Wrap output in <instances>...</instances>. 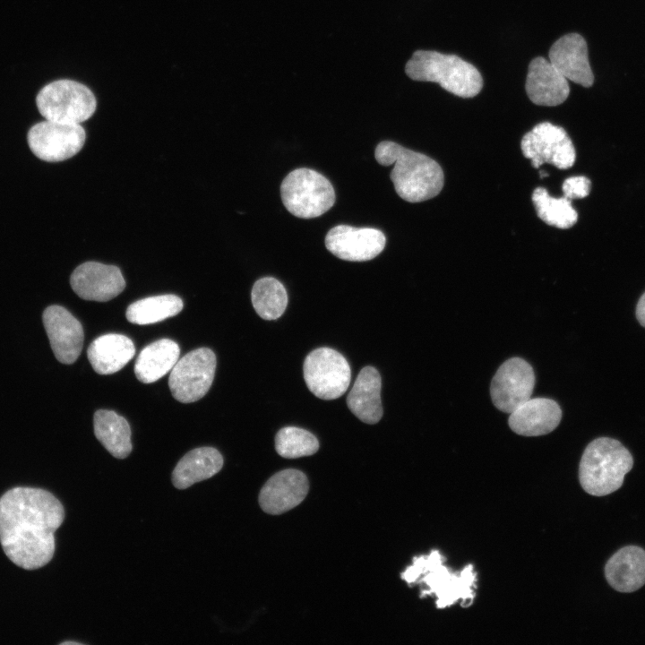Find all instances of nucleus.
Wrapping results in <instances>:
<instances>
[{
	"label": "nucleus",
	"mask_w": 645,
	"mask_h": 645,
	"mask_svg": "<svg viewBox=\"0 0 645 645\" xmlns=\"http://www.w3.org/2000/svg\"><path fill=\"white\" fill-rule=\"evenodd\" d=\"M605 576L617 591L639 589L645 584V550L637 546L619 549L606 562Z\"/></svg>",
	"instance_id": "nucleus-20"
},
{
	"label": "nucleus",
	"mask_w": 645,
	"mask_h": 645,
	"mask_svg": "<svg viewBox=\"0 0 645 645\" xmlns=\"http://www.w3.org/2000/svg\"><path fill=\"white\" fill-rule=\"evenodd\" d=\"M531 199L538 218L547 225L566 229L577 222V211L566 197H552L545 188L538 187Z\"/></svg>",
	"instance_id": "nucleus-28"
},
{
	"label": "nucleus",
	"mask_w": 645,
	"mask_h": 645,
	"mask_svg": "<svg viewBox=\"0 0 645 645\" xmlns=\"http://www.w3.org/2000/svg\"><path fill=\"white\" fill-rule=\"evenodd\" d=\"M636 318L640 324L645 327V292L641 295L637 303Z\"/></svg>",
	"instance_id": "nucleus-31"
},
{
	"label": "nucleus",
	"mask_w": 645,
	"mask_h": 645,
	"mask_svg": "<svg viewBox=\"0 0 645 645\" xmlns=\"http://www.w3.org/2000/svg\"><path fill=\"white\" fill-rule=\"evenodd\" d=\"M591 183L585 176H572L564 180L563 184V196L569 200L582 199L589 195Z\"/></svg>",
	"instance_id": "nucleus-30"
},
{
	"label": "nucleus",
	"mask_w": 645,
	"mask_h": 645,
	"mask_svg": "<svg viewBox=\"0 0 645 645\" xmlns=\"http://www.w3.org/2000/svg\"><path fill=\"white\" fill-rule=\"evenodd\" d=\"M280 195L286 209L301 219L319 217L335 202V191L330 181L306 168L287 175L280 185Z\"/></svg>",
	"instance_id": "nucleus-6"
},
{
	"label": "nucleus",
	"mask_w": 645,
	"mask_h": 645,
	"mask_svg": "<svg viewBox=\"0 0 645 645\" xmlns=\"http://www.w3.org/2000/svg\"><path fill=\"white\" fill-rule=\"evenodd\" d=\"M532 366L520 357L504 361L494 375L490 394L493 404L499 410L511 413L530 399L535 386Z\"/></svg>",
	"instance_id": "nucleus-12"
},
{
	"label": "nucleus",
	"mask_w": 645,
	"mask_h": 645,
	"mask_svg": "<svg viewBox=\"0 0 645 645\" xmlns=\"http://www.w3.org/2000/svg\"><path fill=\"white\" fill-rule=\"evenodd\" d=\"M551 64L567 79L583 87H590L594 75L588 58L586 40L578 33L557 39L549 50Z\"/></svg>",
	"instance_id": "nucleus-17"
},
{
	"label": "nucleus",
	"mask_w": 645,
	"mask_h": 645,
	"mask_svg": "<svg viewBox=\"0 0 645 645\" xmlns=\"http://www.w3.org/2000/svg\"><path fill=\"white\" fill-rule=\"evenodd\" d=\"M308 480L300 470L288 469L274 474L264 484L259 503L269 514H281L297 506L306 496Z\"/></svg>",
	"instance_id": "nucleus-16"
},
{
	"label": "nucleus",
	"mask_w": 645,
	"mask_h": 645,
	"mask_svg": "<svg viewBox=\"0 0 645 645\" xmlns=\"http://www.w3.org/2000/svg\"><path fill=\"white\" fill-rule=\"evenodd\" d=\"M381 386L379 372L373 366H366L359 372L347 397L349 410L366 424H376L383 417Z\"/></svg>",
	"instance_id": "nucleus-21"
},
{
	"label": "nucleus",
	"mask_w": 645,
	"mask_h": 645,
	"mask_svg": "<svg viewBox=\"0 0 645 645\" xmlns=\"http://www.w3.org/2000/svg\"><path fill=\"white\" fill-rule=\"evenodd\" d=\"M386 243L384 234L373 228L337 225L325 236L326 248L336 257L349 262H365L376 257Z\"/></svg>",
	"instance_id": "nucleus-13"
},
{
	"label": "nucleus",
	"mask_w": 645,
	"mask_h": 645,
	"mask_svg": "<svg viewBox=\"0 0 645 645\" xmlns=\"http://www.w3.org/2000/svg\"><path fill=\"white\" fill-rule=\"evenodd\" d=\"M376 161L393 165L391 180L398 195L408 202H420L436 196L444 183L443 171L430 157L394 142L383 141L375 148Z\"/></svg>",
	"instance_id": "nucleus-2"
},
{
	"label": "nucleus",
	"mask_w": 645,
	"mask_h": 645,
	"mask_svg": "<svg viewBox=\"0 0 645 645\" xmlns=\"http://www.w3.org/2000/svg\"><path fill=\"white\" fill-rule=\"evenodd\" d=\"M36 104L46 120L81 124L95 112L97 101L84 84L72 80H57L44 86Z\"/></svg>",
	"instance_id": "nucleus-7"
},
{
	"label": "nucleus",
	"mask_w": 645,
	"mask_h": 645,
	"mask_svg": "<svg viewBox=\"0 0 645 645\" xmlns=\"http://www.w3.org/2000/svg\"><path fill=\"white\" fill-rule=\"evenodd\" d=\"M303 372L310 391L325 400H335L344 394L351 379L347 359L340 352L326 347L308 354Z\"/></svg>",
	"instance_id": "nucleus-8"
},
{
	"label": "nucleus",
	"mask_w": 645,
	"mask_h": 645,
	"mask_svg": "<svg viewBox=\"0 0 645 645\" xmlns=\"http://www.w3.org/2000/svg\"><path fill=\"white\" fill-rule=\"evenodd\" d=\"M251 298L257 314L267 321L280 317L288 305V295L284 286L272 277L256 280L252 288Z\"/></svg>",
	"instance_id": "nucleus-27"
},
{
	"label": "nucleus",
	"mask_w": 645,
	"mask_h": 645,
	"mask_svg": "<svg viewBox=\"0 0 645 645\" xmlns=\"http://www.w3.org/2000/svg\"><path fill=\"white\" fill-rule=\"evenodd\" d=\"M548 174L545 173L544 171H540V177L547 176Z\"/></svg>",
	"instance_id": "nucleus-33"
},
{
	"label": "nucleus",
	"mask_w": 645,
	"mask_h": 645,
	"mask_svg": "<svg viewBox=\"0 0 645 645\" xmlns=\"http://www.w3.org/2000/svg\"><path fill=\"white\" fill-rule=\"evenodd\" d=\"M70 284L82 299L106 302L118 296L125 287L120 269L115 265L86 262L71 274Z\"/></svg>",
	"instance_id": "nucleus-14"
},
{
	"label": "nucleus",
	"mask_w": 645,
	"mask_h": 645,
	"mask_svg": "<svg viewBox=\"0 0 645 645\" xmlns=\"http://www.w3.org/2000/svg\"><path fill=\"white\" fill-rule=\"evenodd\" d=\"M522 154L538 168L549 163L560 169L573 166L576 153L571 138L563 128L548 122L538 124L523 135L520 142Z\"/></svg>",
	"instance_id": "nucleus-11"
},
{
	"label": "nucleus",
	"mask_w": 645,
	"mask_h": 645,
	"mask_svg": "<svg viewBox=\"0 0 645 645\" xmlns=\"http://www.w3.org/2000/svg\"><path fill=\"white\" fill-rule=\"evenodd\" d=\"M405 72L414 81L437 82L460 98L475 97L483 87L478 70L455 55L417 50L408 61Z\"/></svg>",
	"instance_id": "nucleus-5"
},
{
	"label": "nucleus",
	"mask_w": 645,
	"mask_h": 645,
	"mask_svg": "<svg viewBox=\"0 0 645 645\" xmlns=\"http://www.w3.org/2000/svg\"><path fill=\"white\" fill-rule=\"evenodd\" d=\"M630 452L617 440L599 437L585 448L579 466V480L589 494L602 496L619 489L632 469Z\"/></svg>",
	"instance_id": "nucleus-4"
},
{
	"label": "nucleus",
	"mask_w": 645,
	"mask_h": 645,
	"mask_svg": "<svg viewBox=\"0 0 645 645\" xmlns=\"http://www.w3.org/2000/svg\"><path fill=\"white\" fill-rule=\"evenodd\" d=\"M525 89L534 104L546 107L562 104L570 93L567 79L541 56L529 63Z\"/></svg>",
	"instance_id": "nucleus-18"
},
{
	"label": "nucleus",
	"mask_w": 645,
	"mask_h": 645,
	"mask_svg": "<svg viewBox=\"0 0 645 645\" xmlns=\"http://www.w3.org/2000/svg\"><path fill=\"white\" fill-rule=\"evenodd\" d=\"M275 449L286 459L314 454L319 449L317 438L309 431L296 426L281 428L275 436Z\"/></svg>",
	"instance_id": "nucleus-29"
},
{
	"label": "nucleus",
	"mask_w": 645,
	"mask_h": 645,
	"mask_svg": "<svg viewBox=\"0 0 645 645\" xmlns=\"http://www.w3.org/2000/svg\"><path fill=\"white\" fill-rule=\"evenodd\" d=\"M562 418V410L554 400L529 399L510 413L508 424L516 434L538 436L552 432Z\"/></svg>",
	"instance_id": "nucleus-19"
},
{
	"label": "nucleus",
	"mask_w": 645,
	"mask_h": 645,
	"mask_svg": "<svg viewBox=\"0 0 645 645\" xmlns=\"http://www.w3.org/2000/svg\"><path fill=\"white\" fill-rule=\"evenodd\" d=\"M86 134L80 124L46 120L28 132V145L41 160L59 162L76 155L83 147Z\"/></svg>",
	"instance_id": "nucleus-10"
},
{
	"label": "nucleus",
	"mask_w": 645,
	"mask_h": 645,
	"mask_svg": "<svg viewBox=\"0 0 645 645\" xmlns=\"http://www.w3.org/2000/svg\"><path fill=\"white\" fill-rule=\"evenodd\" d=\"M182 299L172 294L137 300L126 309V319L134 324L146 325L176 315L183 309Z\"/></svg>",
	"instance_id": "nucleus-26"
},
{
	"label": "nucleus",
	"mask_w": 645,
	"mask_h": 645,
	"mask_svg": "<svg viewBox=\"0 0 645 645\" xmlns=\"http://www.w3.org/2000/svg\"><path fill=\"white\" fill-rule=\"evenodd\" d=\"M179 354V346L169 339H161L147 345L136 359L135 376L143 383L158 381L171 371Z\"/></svg>",
	"instance_id": "nucleus-24"
},
{
	"label": "nucleus",
	"mask_w": 645,
	"mask_h": 645,
	"mask_svg": "<svg viewBox=\"0 0 645 645\" xmlns=\"http://www.w3.org/2000/svg\"><path fill=\"white\" fill-rule=\"evenodd\" d=\"M223 466L220 452L213 447H199L188 452L177 462L172 472V483L177 489L208 479Z\"/></svg>",
	"instance_id": "nucleus-23"
},
{
	"label": "nucleus",
	"mask_w": 645,
	"mask_h": 645,
	"mask_svg": "<svg viewBox=\"0 0 645 645\" xmlns=\"http://www.w3.org/2000/svg\"><path fill=\"white\" fill-rule=\"evenodd\" d=\"M134 354L135 348L132 340L117 333L98 337L87 350L92 368L99 374H111L121 370Z\"/></svg>",
	"instance_id": "nucleus-22"
},
{
	"label": "nucleus",
	"mask_w": 645,
	"mask_h": 645,
	"mask_svg": "<svg viewBox=\"0 0 645 645\" xmlns=\"http://www.w3.org/2000/svg\"><path fill=\"white\" fill-rule=\"evenodd\" d=\"M42 320L56 358L66 365L75 362L82 352L84 340L81 322L60 305L47 307Z\"/></svg>",
	"instance_id": "nucleus-15"
},
{
	"label": "nucleus",
	"mask_w": 645,
	"mask_h": 645,
	"mask_svg": "<svg viewBox=\"0 0 645 645\" xmlns=\"http://www.w3.org/2000/svg\"><path fill=\"white\" fill-rule=\"evenodd\" d=\"M445 558L438 550L413 558L412 564L401 573L409 585L421 583L420 598L435 596L437 608H446L460 600L462 607L473 604L477 588L474 565L468 564L460 572H453L443 563Z\"/></svg>",
	"instance_id": "nucleus-3"
},
{
	"label": "nucleus",
	"mask_w": 645,
	"mask_h": 645,
	"mask_svg": "<svg viewBox=\"0 0 645 645\" xmlns=\"http://www.w3.org/2000/svg\"><path fill=\"white\" fill-rule=\"evenodd\" d=\"M64 510L51 493L14 487L0 498V543L6 556L26 570L49 563L55 553V531Z\"/></svg>",
	"instance_id": "nucleus-1"
},
{
	"label": "nucleus",
	"mask_w": 645,
	"mask_h": 645,
	"mask_svg": "<svg viewBox=\"0 0 645 645\" xmlns=\"http://www.w3.org/2000/svg\"><path fill=\"white\" fill-rule=\"evenodd\" d=\"M216 369V357L208 348L190 351L171 369L168 386L172 396L182 403L202 399L210 390Z\"/></svg>",
	"instance_id": "nucleus-9"
},
{
	"label": "nucleus",
	"mask_w": 645,
	"mask_h": 645,
	"mask_svg": "<svg viewBox=\"0 0 645 645\" xmlns=\"http://www.w3.org/2000/svg\"><path fill=\"white\" fill-rule=\"evenodd\" d=\"M61 644H62V645H66V644H77V645L79 644V645H81L82 643H81V642H78V641H63Z\"/></svg>",
	"instance_id": "nucleus-32"
},
{
	"label": "nucleus",
	"mask_w": 645,
	"mask_h": 645,
	"mask_svg": "<svg viewBox=\"0 0 645 645\" xmlns=\"http://www.w3.org/2000/svg\"><path fill=\"white\" fill-rule=\"evenodd\" d=\"M93 424L95 436L112 456L125 459L131 453V429L125 417L113 410L99 409Z\"/></svg>",
	"instance_id": "nucleus-25"
}]
</instances>
